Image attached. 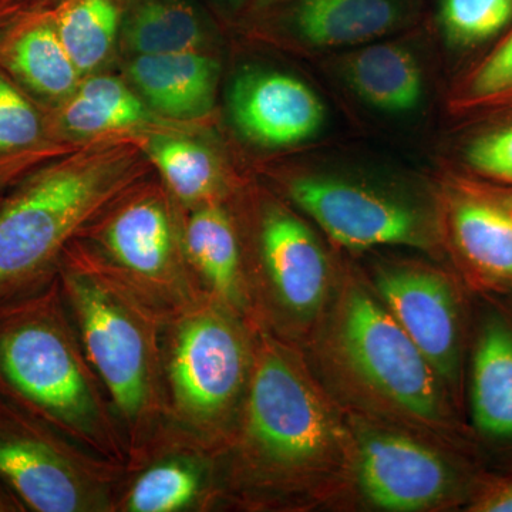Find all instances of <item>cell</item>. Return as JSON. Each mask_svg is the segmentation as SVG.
<instances>
[{"instance_id": "1", "label": "cell", "mask_w": 512, "mask_h": 512, "mask_svg": "<svg viewBox=\"0 0 512 512\" xmlns=\"http://www.w3.org/2000/svg\"><path fill=\"white\" fill-rule=\"evenodd\" d=\"M156 174L140 138L84 144L10 188L0 201V303L55 281L63 256L96 218Z\"/></svg>"}, {"instance_id": "2", "label": "cell", "mask_w": 512, "mask_h": 512, "mask_svg": "<svg viewBox=\"0 0 512 512\" xmlns=\"http://www.w3.org/2000/svg\"><path fill=\"white\" fill-rule=\"evenodd\" d=\"M336 429L298 357L256 326L237 424L218 453L222 498L272 505L301 490L335 453Z\"/></svg>"}, {"instance_id": "3", "label": "cell", "mask_w": 512, "mask_h": 512, "mask_svg": "<svg viewBox=\"0 0 512 512\" xmlns=\"http://www.w3.org/2000/svg\"><path fill=\"white\" fill-rule=\"evenodd\" d=\"M0 397L107 460L126 464L127 443L57 278L0 303Z\"/></svg>"}, {"instance_id": "4", "label": "cell", "mask_w": 512, "mask_h": 512, "mask_svg": "<svg viewBox=\"0 0 512 512\" xmlns=\"http://www.w3.org/2000/svg\"><path fill=\"white\" fill-rule=\"evenodd\" d=\"M56 278L130 456L167 421L161 352L165 318L73 245Z\"/></svg>"}, {"instance_id": "5", "label": "cell", "mask_w": 512, "mask_h": 512, "mask_svg": "<svg viewBox=\"0 0 512 512\" xmlns=\"http://www.w3.org/2000/svg\"><path fill=\"white\" fill-rule=\"evenodd\" d=\"M255 328L207 298L164 320L165 423L220 453L247 394Z\"/></svg>"}, {"instance_id": "6", "label": "cell", "mask_w": 512, "mask_h": 512, "mask_svg": "<svg viewBox=\"0 0 512 512\" xmlns=\"http://www.w3.org/2000/svg\"><path fill=\"white\" fill-rule=\"evenodd\" d=\"M183 214L154 174L114 201L72 245L167 319L205 298L185 256Z\"/></svg>"}, {"instance_id": "7", "label": "cell", "mask_w": 512, "mask_h": 512, "mask_svg": "<svg viewBox=\"0 0 512 512\" xmlns=\"http://www.w3.org/2000/svg\"><path fill=\"white\" fill-rule=\"evenodd\" d=\"M124 471L0 397V478L28 512H114Z\"/></svg>"}, {"instance_id": "8", "label": "cell", "mask_w": 512, "mask_h": 512, "mask_svg": "<svg viewBox=\"0 0 512 512\" xmlns=\"http://www.w3.org/2000/svg\"><path fill=\"white\" fill-rule=\"evenodd\" d=\"M339 342L346 362L387 403L421 421H439V376L392 313L370 293L353 288L340 313Z\"/></svg>"}, {"instance_id": "9", "label": "cell", "mask_w": 512, "mask_h": 512, "mask_svg": "<svg viewBox=\"0 0 512 512\" xmlns=\"http://www.w3.org/2000/svg\"><path fill=\"white\" fill-rule=\"evenodd\" d=\"M256 274L249 281L254 318L301 322L318 312L329 285L326 256L311 229L281 204L256 215Z\"/></svg>"}, {"instance_id": "10", "label": "cell", "mask_w": 512, "mask_h": 512, "mask_svg": "<svg viewBox=\"0 0 512 512\" xmlns=\"http://www.w3.org/2000/svg\"><path fill=\"white\" fill-rule=\"evenodd\" d=\"M221 498L218 451L165 423L128 456L114 512H202Z\"/></svg>"}, {"instance_id": "11", "label": "cell", "mask_w": 512, "mask_h": 512, "mask_svg": "<svg viewBox=\"0 0 512 512\" xmlns=\"http://www.w3.org/2000/svg\"><path fill=\"white\" fill-rule=\"evenodd\" d=\"M286 190L291 200L343 247L430 245L429 229L419 212L366 185L325 175H302L289 180Z\"/></svg>"}, {"instance_id": "12", "label": "cell", "mask_w": 512, "mask_h": 512, "mask_svg": "<svg viewBox=\"0 0 512 512\" xmlns=\"http://www.w3.org/2000/svg\"><path fill=\"white\" fill-rule=\"evenodd\" d=\"M376 284L384 306L429 360L441 382L456 384L461 322L453 285L437 272L414 266L384 269Z\"/></svg>"}, {"instance_id": "13", "label": "cell", "mask_w": 512, "mask_h": 512, "mask_svg": "<svg viewBox=\"0 0 512 512\" xmlns=\"http://www.w3.org/2000/svg\"><path fill=\"white\" fill-rule=\"evenodd\" d=\"M47 120L53 137L66 144L143 138L158 133L201 134L205 128V124L165 119L124 77L104 72L83 77L69 99L47 110Z\"/></svg>"}, {"instance_id": "14", "label": "cell", "mask_w": 512, "mask_h": 512, "mask_svg": "<svg viewBox=\"0 0 512 512\" xmlns=\"http://www.w3.org/2000/svg\"><path fill=\"white\" fill-rule=\"evenodd\" d=\"M228 110L242 136L269 148L301 144L325 123V107L311 87L278 70L239 73L229 87Z\"/></svg>"}, {"instance_id": "15", "label": "cell", "mask_w": 512, "mask_h": 512, "mask_svg": "<svg viewBox=\"0 0 512 512\" xmlns=\"http://www.w3.org/2000/svg\"><path fill=\"white\" fill-rule=\"evenodd\" d=\"M359 477L373 504L389 511H420L443 503L456 487L450 466L407 437L372 433L359 450Z\"/></svg>"}, {"instance_id": "16", "label": "cell", "mask_w": 512, "mask_h": 512, "mask_svg": "<svg viewBox=\"0 0 512 512\" xmlns=\"http://www.w3.org/2000/svg\"><path fill=\"white\" fill-rule=\"evenodd\" d=\"M185 256L205 298L255 325L237 221L225 202L183 210Z\"/></svg>"}, {"instance_id": "17", "label": "cell", "mask_w": 512, "mask_h": 512, "mask_svg": "<svg viewBox=\"0 0 512 512\" xmlns=\"http://www.w3.org/2000/svg\"><path fill=\"white\" fill-rule=\"evenodd\" d=\"M0 67L47 110L69 99L83 79L60 40L52 9L26 10L0 30Z\"/></svg>"}, {"instance_id": "18", "label": "cell", "mask_w": 512, "mask_h": 512, "mask_svg": "<svg viewBox=\"0 0 512 512\" xmlns=\"http://www.w3.org/2000/svg\"><path fill=\"white\" fill-rule=\"evenodd\" d=\"M221 66L207 52L128 56L124 79L158 114L205 124L217 99Z\"/></svg>"}, {"instance_id": "19", "label": "cell", "mask_w": 512, "mask_h": 512, "mask_svg": "<svg viewBox=\"0 0 512 512\" xmlns=\"http://www.w3.org/2000/svg\"><path fill=\"white\" fill-rule=\"evenodd\" d=\"M218 29L198 0H124L119 50L128 56L212 53Z\"/></svg>"}, {"instance_id": "20", "label": "cell", "mask_w": 512, "mask_h": 512, "mask_svg": "<svg viewBox=\"0 0 512 512\" xmlns=\"http://www.w3.org/2000/svg\"><path fill=\"white\" fill-rule=\"evenodd\" d=\"M84 144L60 143L47 110L0 67V192L5 194L37 168Z\"/></svg>"}, {"instance_id": "21", "label": "cell", "mask_w": 512, "mask_h": 512, "mask_svg": "<svg viewBox=\"0 0 512 512\" xmlns=\"http://www.w3.org/2000/svg\"><path fill=\"white\" fill-rule=\"evenodd\" d=\"M404 15V0H296L286 23L306 45L333 49L375 42Z\"/></svg>"}, {"instance_id": "22", "label": "cell", "mask_w": 512, "mask_h": 512, "mask_svg": "<svg viewBox=\"0 0 512 512\" xmlns=\"http://www.w3.org/2000/svg\"><path fill=\"white\" fill-rule=\"evenodd\" d=\"M340 74L363 103L387 114L416 110L424 96L417 57L397 43H366L343 57Z\"/></svg>"}, {"instance_id": "23", "label": "cell", "mask_w": 512, "mask_h": 512, "mask_svg": "<svg viewBox=\"0 0 512 512\" xmlns=\"http://www.w3.org/2000/svg\"><path fill=\"white\" fill-rule=\"evenodd\" d=\"M154 171L183 210L225 202L228 178L217 153L195 133L140 138Z\"/></svg>"}, {"instance_id": "24", "label": "cell", "mask_w": 512, "mask_h": 512, "mask_svg": "<svg viewBox=\"0 0 512 512\" xmlns=\"http://www.w3.org/2000/svg\"><path fill=\"white\" fill-rule=\"evenodd\" d=\"M471 410L490 439L512 441V328L487 319L478 335L471 370Z\"/></svg>"}, {"instance_id": "25", "label": "cell", "mask_w": 512, "mask_h": 512, "mask_svg": "<svg viewBox=\"0 0 512 512\" xmlns=\"http://www.w3.org/2000/svg\"><path fill=\"white\" fill-rule=\"evenodd\" d=\"M124 0H60L57 33L82 77L104 72L119 50Z\"/></svg>"}, {"instance_id": "26", "label": "cell", "mask_w": 512, "mask_h": 512, "mask_svg": "<svg viewBox=\"0 0 512 512\" xmlns=\"http://www.w3.org/2000/svg\"><path fill=\"white\" fill-rule=\"evenodd\" d=\"M451 224L458 249L478 274L512 284V211L467 198L457 202Z\"/></svg>"}, {"instance_id": "27", "label": "cell", "mask_w": 512, "mask_h": 512, "mask_svg": "<svg viewBox=\"0 0 512 512\" xmlns=\"http://www.w3.org/2000/svg\"><path fill=\"white\" fill-rule=\"evenodd\" d=\"M441 23L451 42L477 45L512 19V0H441Z\"/></svg>"}, {"instance_id": "28", "label": "cell", "mask_w": 512, "mask_h": 512, "mask_svg": "<svg viewBox=\"0 0 512 512\" xmlns=\"http://www.w3.org/2000/svg\"><path fill=\"white\" fill-rule=\"evenodd\" d=\"M467 161L478 173L512 181V126L477 138L468 147Z\"/></svg>"}, {"instance_id": "29", "label": "cell", "mask_w": 512, "mask_h": 512, "mask_svg": "<svg viewBox=\"0 0 512 512\" xmlns=\"http://www.w3.org/2000/svg\"><path fill=\"white\" fill-rule=\"evenodd\" d=\"M476 97H493L512 90V35L474 73L470 84Z\"/></svg>"}, {"instance_id": "30", "label": "cell", "mask_w": 512, "mask_h": 512, "mask_svg": "<svg viewBox=\"0 0 512 512\" xmlns=\"http://www.w3.org/2000/svg\"><path fill=\"white\" fill-rule=\"evenodd\" d=\"M471 511L512 512V478L491 485L483 495L471 505Z\"/></svg>"}, {"instance_id": "31", "label": "cell", "mask_w": 512, "mask_h": 512, "mask_svg": "<svg viewBox=\"0 0 512 512\" xmlns=\"http://www.w3.org/2000/svg\"><path fill=\"white\" fill-rule=\"evenodd\" d=\"M198 2L222 15H237L251 5L252 0H198Z\"/></svg>"}, {"instance_id": "32", "label": "cell", "mask_w": 512, "mask_h": 512, "mask_svg": "<svg viewBox=\"0 0 512 512\" xmlns=\"http://www.w3.org/2000/svg\"><path fill=\"white\" fill-rule=\"evenodd\" d=\"M26 10L29 9L23 0H0V30L5 29Z\"/></svg>"}, {"instance_id": "33", "label": "cell", "mask_w": 512, "mask_h": 512, "mask_svg": "<svg viewBox=\"0 0 512 512\" xmlns=\"http://www.w3.org/2000/svg\"><path fill=\"white\" fill-rule=\"evenodd\" d=\"M0 512H28L18 495L0 478Z\"/></svg>"}, {"instance_id": "34", "label": "cell", "mask_w": 512, "mask_h": 512, "mask_svg": "<svg viewBox=\"0 0 512 512\" xmlns=\"http://www.w3.org/2000/svg\"><path fill=\"white\" fill-rule=\"evenodd\" d=\"M29 10L35 9H52L55 8L60 0H23Z\"/></svg>"}, {"instance_id": "35", "label": "cell", "mask_w": 512, "mask_h": 512, "mask_svg": "<svg viewBox=\"0 0 512 512\" xmlns=\"http://www.w3.org/2000/svg\"><path fill=\"white\" fill-rule=\"evenodd\" d=\"M275 2H279V0H252V3L258 8H264V6L272 5Z\"/></svg>"}, {"instance_id": "36", "label": "cell", "mask_w": 512, "mask_h": 512, "mask_svg": "<svg viewBox=\"0 0 512 512\" xmlns=\"http://www.w3.org/2000/svg\"><path fill=\"white\" fill-rule=\"evenodd\" d=\"M3 195L5 194H2V192H0V201H2Z\"/></svg>"}]
</instances>
